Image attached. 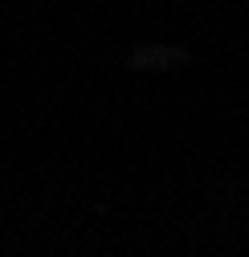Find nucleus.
I'll return each instance as SVG.
<instances>
[]
</instances>
